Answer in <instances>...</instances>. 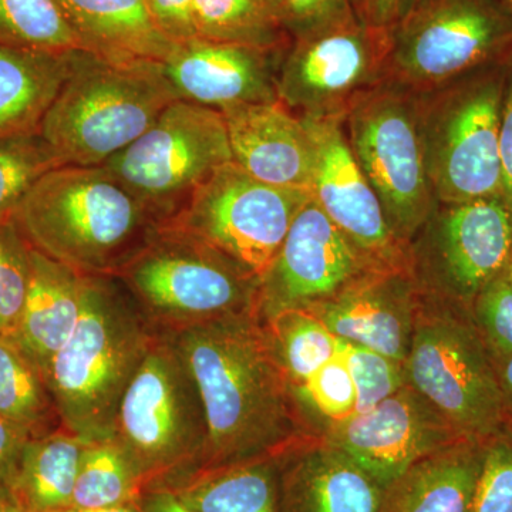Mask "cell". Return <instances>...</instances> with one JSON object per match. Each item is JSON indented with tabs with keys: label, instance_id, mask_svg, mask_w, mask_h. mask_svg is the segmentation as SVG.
<instances>
[{
	"label": "cell",
	"instance_id": "8fae6325",
	"mask_svg": "<svg viewBox=\"0 0 512 512\" xmlns=\"http://www.w3.org/2000/svg\"><path fill=\"white\" fill-rule=\"evenodd\" d=\"M231 161L221 111L177 100L143 136L103 167L164 225Z\"/></svg>",
	"mask_w": 512,
	"mask_h": 512
},
{
	"label": "cell",
	"instance_id": "c3c4849f",
	"mask_svg": "<svg viewBox=\"0 0 512 512\" xmlns=\"http://www.w3.org/2000/svg\"><path fill=\"white\" fill-rule=\"evenodd\" d=\"M262 3H265L272 12L275 13L276 18L279 19V9H281V0H261Z\"/></svg>",
	"mask_w": 512,
	"mask_h": 512
},
{
	"label": "cell",
	"instance_id": "b9f144b4",
	"mask_svg": "<svg viewBox=\"0 0 512 512\" xmlns=\"http://www.w3.org/2000/svg\"><path fill=\"white\" fill-rule=\"evenodd\" d=\"M30 437L16 424L0 416V485L5 487Z\"/></svg>",
	"mask_w": 512,
	"mask_h": 512
},
{
	"label": "cell",
	"instance_id": "e0dca14e",
	"mask_svg": "<svg viewBox=\"0 0 512 512\" xmlns=\"http://www.w3.org/2000/svg\"><path fill=\"white\" fill-rule=\"evenodd\" d=\"M302 120L318 147L313 200L372 264L410 266V248L390 228L376 192L350 150L343 120Z\"/></svg>",
	"mask_w": 512,
	"mask_h": 512
},
{
	"label": "cell",
	"instance_id": "d590c367",
	"mask_svg": "<svg viewBox=\"0 0 512 512\" xmlns=\"http://www.w3.org/2000/svg\"><path fill=\"white\" fill-rule=\"evenodd\" d=\"M340 350L356 386L355 413H365L373 409L409 384L404 363L396 362L365 346L353 345L342 340Z\"/></svg>",
	"mask_w": 512,
	"mask_h": 512
},
{
	"label": "cell",
	"instance_id": "8992f818",
	"mask_svg": "<svg viewBox=\"0 0 512 512\" xmlns=\"http://www.w3.org/2000/svg\"><path fill=\"white\" fill-rule=\"evenodd\" d=\"M157 332L258 312L259 278L192 234L163 225L116 275Z\"/></svg>",
	"mask_w": 512,
	"mask_h": 512
},
{
	"label": "cell",
	"instance_id": "7bdbcfd3",
	"mask_svg": "<svg viewBox=\"0 0 512 512\" xmlns=\"http://www.w3.org/2000/svg\"><path fill=\"white\" fill-rule=\"evenodd\" d=\"M406 0H352L357 18L366 25L392 29L402 16Z\"/></svg>",
	"mask_w": 512,
	"mask_h": 512
},
{
	"label": "cell",
	"instance_id": "5b68a950",
	"mask_svg": "<svg viewBox=\"0 0 512 512\" xmlns=\"http://www.w3.org/2000/svg\"><path fill=\"white\" fill-rule=\"evenodd\" d=\"M111 437L136 467L144 493L173 487L200 470L208 440L204 404L187 363L164 333H157L128 384Z\"/></svg>",
	"mask_w": 512,
	"mask_h": 512
},
{
	"label": "cell",
	"instance_id": "ffe728a7",
	"mask_svg": "<svg viewBox=\"0 0 512 512\" xmlns=\"http://www.w3.org/2000/svg\"><path fill=\"white\" fill-rule=\"evenodd\" d=\"M232 158L266 184L312 192L318 147L308 124L281 100L222 111Z\"/></svg>",
	"mask_w": 512,
	"mask_h": 512
},
{
	"label": "cell",
	"instance_id": "d6a6232c",
	"mask_svg": "<svg viewBox=\"0 0 512 512\" xmlns=\"http://www.w3.org/2000/svg\"><path fill=\"white\" fill-rule=\"evenodd\" d=\"M57 167L62 163L40 133L0 141V227L15 220L33 185Z\"/></svg>",
	"mask_w": 512,
	"mask_h": 512
},
{
	"label": "cell",
	"instance_id": "7a4b0ae2",
	"mask_svg": "<svg viewBox=\"0 0 512 512\" xmlns=\"http://www.w3.org/2000/svg\"><path fill=\"white\" fill-rule=\"evenodd\" d=\"M15 222L30 247L84 276H116L163 227L103 165L49 171Z\"/></svg>",
	"mask_w": 512,
	"mask_h": 512
},
{
	"label": "cell",
	"instance_id": "7c38bea8",
	"mask_svg": "<svg viewBox=\"0 0 512 512\" xmlns=\"http://www.w3.org/2000/svg\"><path fill=\"white\" fill-rule=\"evenodd\" d=\"M311 198V191L266 184L231 161L164 225L220 249L261 279Z\"/></svg>",
	"mask_w": 512,
	"mask_h": 512
},
{
	"label": "cell",
	"instance_id": "d4e9b609",
	"mask_svg": "<svg viewBox=\"0 0 512 512\" xmlns=\"http://www.w3.org/2000/svg\"><path fill=\"white\" fill-rule=\"evenodd\" d=\"M77 50L0 46V141L39 133Z\"/></svg>",
	"mask_w": 512,
	"mask_h": 512
},
{
	"label": "cell",
	"instance_id": "4316f807",
	"mask_svg": "<svg viewBox=\"0 0 512 512\" xmlns=\"http://www.w3.org/2000/svg\"><path fill=\"white\" fill-rule=\"evenodd\" d=\"M278 457L202 471L165 490L192 512H278Z\"/></svg>",
	"mask_w": 512,
	"mask_h": 512
},
{
	"label": "cell",
	"instance_id": "bcb514c9",
	"mask_svg": "<svg viewBox=\"0 0 512 512\" xmlns=\"http://www.w3.org/2000/svg\"><path fill=\"white\" fill-rule=\"evenodd\" d=\"M57 512H144L140 503L119 505V507L100 508V510H77V508H67V510Z\"/></svg>",
	"mask_w": 512,
	"mask_h": 512
},
{
	"label": "cell",
	"instance_id": "484cf974",
	"mask_svg": "<svg viewBox=\"0 0 512 512\" xmlns=\"http://www.w3.org/2000/svg\"><path fill=\"white\" fill-rule=\"evenodd\" d=\"M87 441L60 429L23 447L5 485L23 512H57L72 508L74 485Z\"/></svg>",
	"mask_w": 512,
	"mask_h": 512
},
{
	"label": "cell",
	"instance_id": "681fc988",
	"mask_svg": "<svg viewBox=\"0 0 512 512\" xmlns=\"http://www.w3.org/2000/svg\"><path fill=\"white\" fill-rule=\"evenodd\" d=\"M505 275H507L508 281L512 286V252L510 259H508L507 266H505Z\"/></svg>",
	"mask_w": 512,
	"mask_h": 512
},
{
	"label": "cell",
	"instance_id": "e575fe53",
	"mask_svg": "<svg viewBox=\"0 0 512 512\" xmlns=\"http://www.w3.org/2000/svg\"><path fill=\"white\" fill-rule=\"evenodd\" d=\"M293 394L319 433L326 423L345 420L355 414L356 386L342 350L308 382L293 390Z\"/></svg>",
	"mask_w": 512,
	"mask_h": 512
},
{
	"label": "cell",
	"instance_id": "277c9868",
	"mask_svg": "<svg viewBox=\"0 0 512 512\" xmlns=\"http://www.w3.org/2000/svg\"><path fill=\"white\" fill-rule=\"evenodd\" d=\"M177 100L161 63L109 62L80 49L39 133L62 165L99 167Z\"/></svg>",
	"mask_w": 512,
	"mask_h": 512
},
{
	"label": "cell",
	"instance_id": "2e32d148",
	"mask_svg": "<svg viewBox=\"0 0 512 512\" xmlns=\"http://www.w3.org/2000/svg\"><path fill=\"white\" fill-rule=\"evenodd\" d=\"M372 264L313 197L293 220L284 244L259 279L262 320L286 309L309 308L362 275Z\"/></svg>",
	"mask_w": 512,
	"mask_h": 512
},
{
	"label": "cell",
	"instance_id": "3957f363",
	"mask_svg": "<svg viewBox=\"0 0 512 512\" xmlns=\"http://www.w3.org/2000/svg\"><path fill=\"white\" fill-rule=\"evenodd\" d=\"M157 333L117 276H84L79 322L46 373L64 429L87 441L111 439Z\"/></svg>",
	"mask_w": 512,
	"mask_h": 512
},
{
	"label": "cell",
	"instance_id": "8d00e7d4",
	"mask_svg": "<svg viewBox=\"0 0 512 512\" xmlns=\"http://www.w3.org/2000/svg\"><path fill=\"white\" fill-rule=\"evenodd\" d=\"M471 315L493 363L512 355V286L505 269L478 292Z\"/></svg>",
	"mask_w": 512,
	"mask_h": 512
},
{
	"label": "cell",
	"instance_id": "f35d334b",
	"mask_svg": "<svg viewBox=\"0 0 512 512\" xmlns=\"http://www.w3.org/2000/svg\"><path fill=\"white\" fill-rule=\"evenodd\" d=\"M356 16L352 0H281L279 20L291 37L298 39L338 25Z\"/></svg>",
	"mask_w": 512,
	"mask_h": 512
},
{
	"label": "cell",
	"instance_id": "83f0119b",
	"mask_svg": "<svg viewBox=\"0 0 512 512\" xmlns=\"http://www.w3.org/2000/svg\"><path fill=\"white\" fill-rule=\"evenodd\" d=\"M0 416L30 439L63 429L46 377L12 339H0Z\"/></svg>",
	"mask_w": 512,
	"mask_h": 512
},
{
	"label": "cell",
	"instance_id": "44dd1931",
	"mask_svg": "<svg viewBox=\"0 0 512 512\" xmlns=\"http://www.w3.org/2000/svg\"><path fill=\"white\" fill-rule=\"evenodd\" d=\"M278 512H382L386 488L316 437L278 457Z\"/></svg>",
	"mask_w": 512,
	"mask_h": 512
},
{
	"label": "cell",
	"instance_id": "4fadbf2b",
	"mask_svg": "<svg viewBox=\"0 0 512 512\" xmlns=\"http://www.w3.org/2000/svg\"><path fill=\"white\" fill-rule=\"evenodd\" d=\"M390 29L353 16L291 40L278 67L279 100L301 119L345 120L350 109L387 80Z\"/></svg>",
	"mask_w": 512,
	"mask_h": 512
},
{
	"label": "cell",
	"instance_id": "ee69618b",
	"mask_svg": "<svg viewBox=\"0 0 512 512\" xmlns=\"http://www.w3.org/2000/svg\"><path fill=\"white\" fill-rule=\"evenodd\" d=\"M138 503L144 512H192L178 500L177 495L165 488L147 491Z\"/></svg>",
	"mask_w": 512,
	"mask_h": 512
},
{
	"label": "cell",
	"instance_id": "836d02e7",
	"mask_svg": "<svg viewBox=\"0 0 512 512\" xmlns=\"http://www.w3.org/2000/svg\"><path fill=\"white\" fill-rule=\"evenodd\" d=\"M30 247L15 220L0 227V339H15L30 285Z\"/></svg>",
	"mask_w": 512,
	"mask_h": 512
},
{
	"label": "cell",
	"instance_id": "9c48e42d",
	"mask_svg": "<svg viewBox=\"0 0 512 512\" xmlns=\"http://www.w3.org/2000/svg\"><path fill=\"white\" fill-rule=\"evenodd\" d=\"M511 56L504 0H417L390 29L387 82L430 93Z\"/></svg>",
	"mask_w": 512,
	"mask_h": 512
},
{
	"label": "cell",
	"instance_id": "9a60e30c",
	"mask_svg": "<svg viewBox=\"0 0 512 512\" xmlns=\"http://www.w3.org/2000/svg\"><path fill=\"white\" fill-rule=\"evenodd\" d=\"M320 439L387 488L421 458L466 437L406 384L365 413L326 423Z\"/></svg>",
	"mask_w": 512,
	"mask_h": 512
},
{
	"label": "cell",
	"instance_id": "7dc6e473",
	"mask_svg": "<svg viewBox=\"0 0 512 512\" xmlns=\"http://www.w3.org/2000/svg\"><path fill=\"white\" fill-rule=\"evenodd\" d=\"M0 512H22L3 485H0Z\"/></svg>",
	"mask_w": 512,
	"mask_h": 512
},
{
	"label": "cell",
	"instance_id": "74e56055",
	"mask_svg": "<svg viewBox=\"0 0 512 512\" xmlns=\"http://www.w3.org/2000/svg\"><path fill=\"white\" fill-rule=\"evenodd\" d=\"M470 512H512V430L485 443L483 468Z\"/></svg>",
	"mask_w": 512,
	"mask_h": 512
},
{
	"label": "cell",
	"instance_id": "f6af8a7d",
	"mask_svg": "<svg viewBox=\"0 0 512 512\" xmlns=\"http://www.w3.org/2000/svg\"><path fill=\"white\" fill-rule=\"evenodd\" d=\"M494 367L501 397H503L505 423H507V430H512V355L494 362Z\"/></svg>",
	"mask_w": 512,
	"mask_h": 512
},
{
	"label": "cell",
	"instance_id": "5bb4252c",
	"mask_svg": "<svg viewBox=\"0 0 512 512\" xmlns=\"http://www.w3.org/2000/svg\"><path fill=\"white\" fill-rule=\"evenodd\" d=\"M511 252L512 212L501 198L437 204L410 244V269L421 291L471 308Z\"/></svg>",
	"mask_w": 512,
	"mask_h": 512
},
{
	"label": "cell",
	"instance_id": "52a82bcc",
	"mask_svg": "<svg viewBox=\"0 0 512 512\" xmlns=\"http://www.w3.org/2000/svg\"><path fill=\"white\" fill-rule=\"evenodd\" d=\"M407 383L463 437L507 430L497 373L471 308L420 289L406 362Z\"/></svg>",
	"mask_w": 512,
	"mask_h": 512
},
{
	"label": "cell",
	"instance_id": "603a6c76",
	"mask_svg": "<svg viewBox=\"0 0 512 512\" xmlns=\"http://www.w3.org/2000/svg\"><path fill=\"white\" fill-rule=\"evenodd\" d=\"M30 285L15 340L46 377L53 357L70 339L83 305L84 275L30 249Z\"/></svg>",
	"mask_w": 512,
	"mask_h": 512
},
{
	"label": "cell",
	"instance_id": "f546056e",
	"mask_svg": "<svg viewBox=\"0 0 512 512\" xmlns=\"http://www.w3.org/2000/svg\"><path fill=\"white\" fill-rule=\"evenodd\" d=\"M264 322L292 390L339 355L340 340L309 309H286Z\"/></svg>",
	"mask_w": 512,
	"mask_h": 512
},
{
	"label": "cell",
	"instance_id": "60d3db41",
	"mask_svg": "<svg viewBox=\"0 0 512 512\" xmlns=\"http://www.w3.org/2000/svg\"><path fill=\"white\" fill-rule=\"evenodd\" d=\"M498 156H500L501 200L512 212V56L508 62L503 109H501Z\"/></svg>",
	"mask_w": 512,
	"mask_h": 512
},
{
	"label": "cell",
	"instance_id": "f1b7e54d",
	"mask_svg": "<svg viewBox=\"0 0 512 512\" xmlns=\"http://www.w3.org/2000/svg\"><path fill=\"white\" fill-rule=\"evenodd\" d=\"M195 36L212 42L285 50L281 20L261 0H194Z\"/></svg>",
	"mask_w": 512,
	"mask_h": 512
},
{
	"label": "cell",
	"instance_id": "30bf717a",
	"mask_svg": "<svg viewBox=\"0 0 512 512\" xmlns=\"http://www.w3.org/2000/svg\"><path fill=\"white\" fill-rule=\"evenodd\" d=\"M343 130L390 228L410 248L437 205L427 174L419 94L386 80L350 109Z\"/></svg>",
	"mask_w": 512,
	"mask_h": 512
},
{
	"label": "cell",
	"instance_id": "cb8c5ba5",
	"mask_svg": "<svg viewBox=\"0 0 512 512\" xmlns=\"http://www.w3.org/2000/svg\"><path fill=\"white\" fill-rule=\"evenodd\" d=\"M485 443L466 437L421 458L386 488L382 512H470Z\"/></svg>",
	"mask_w": 512,
	"mask_h": 512
},
{
	"label": "cell",
	"instance_id": "f5cc1de1",
	"mask_svg": "<svg viewBox=\"0 0 512 512\" xmlns=\"http://www.w3.org/2000/svg\"><path fill=\"white\" fill-rule=\"evenodd\" d=\"M20 511H22V510H20ZM22 512H23V511H22Z\"/></svg>",
	"mask_w": 512,
	"mask_h": 512
},
{
	"label": "cell",
	"instance_id": "816d5d0a",
	"mask_svg": "<svg viewBox=\"0 0 512 512\" xmlns=\"http://www.w3.org/2000/svg\"><path fill=\"white\" fill-rule=\"evenodd\" d=\"M505 3H507L508 8H510L512 12V0H504Z\"/></svg>",
	"mask_w": 512,
	"mask_h": 512
},
{
	"label": "cell",
	"instance_id": "7402d4cb",
	"mask_svg": "<svg viewBox=\"0 0 512 512\" xmlns=\"http://www.w3.org/2000/svg\"><path fill=\"white\" fill-rule=\"evenodd\" d=\"M86 52L128 63H163L174 43L158 30L146 0H53Z\"/></svg>",
	"mask_w": 512,
	"mask_h": 512
},
{
	"label": "cell",
	"instance_id": "ab89813d",
	"mask_svg": "<svg viewBox=\"0 0 512 512\" xmlns=\"http://www.w3.org/2000/svg\"><path fill=\"white\" fill-rule=\"evenodd\" d=\"M158 30L174 45L195 39L194 0H146Z\"/></svg>",
	"mask_w": 512,
	"mask_h": 512
},
{
	"label": "cell",
	"instance_id": "4dcf8cb0",
	"mask_svg": "<svg viewBox=\"0 0 512 512\" xmlns=\"http://www.w3.org/2000/svg\"><path fill=\"white\" fill-rule=\"evenodd\" d=\"M143 494L144 484L136 467L113 437L87 443L77 471L72 508L119 507L138 503Z\"/></svg>",
	"mask_w": 512,
	"mask_h": 512
},
{
	"label": "cell",
	"instance_id": "1f68e13d",
	"mask_svg": "<svg viewBox=\"0 0 512 512\" xmlns=\"http://www.w3.org/2000/svg\"><path fill=\"white\" fill-rule=\"evenodd\" d=\"M0 46L84 50L53 0H0Z\"/></svg>",
	"mask_w": 512,
	"mask_h": 512
},
{
	"label": "cell",
	"instance_id": "ba28073f",
	"mask_svg": "<svg viewBox=\"0 0 512 512\" xmlns=\"http://www.w3.org/2000/svg\"><path fill=\"white\" fill-rule=\"evenodd\" d=\"M419 94L427 174L437 204L501 198V109L508 62Z\"/></svg>",
	"mask_w": 512,
	"mask_h": 512
},
{
	"label": "cell",
	"instance_id": "ac0fdd59",
	"mask_svg": "<svg viewBox=\"0 0 512 512\" xmlns=\"http://www.w3.org/2000/svg\"><path fill=\"white\" fill-rule=\"evenodd\" d=\"M419 298L420 288L410 266H373L306 309L342 342L404 363L412 345Z\"/></svg>",
	"mask_w": 512,
	"mask_h": 512
},
{
	"label": "cell",
	"instance_id": "f907efd6",
	"mask_svg": "<svg viewBox=\"0 0 512 512\" xmlns=\"http://www.w3.org/2000/svg\"><path fill=\"white\" fill-rule=\"evenodd\" d=\"M417 0H406V2H404V8H403V13L406 12L407 9L410 8V6H413L414 3H416ZM402 13V15H403Z\"/></svg>",
	"mask_w": 512,
	"mask_h": 512
},
{
	"label": "cell",
	"instance_id": "6da1fadb",
	"mask_svg": "<svg viewBox=\"0 0 512 512\" xmlns=\"http://www.w3.org/2000/svg\"><path fill=\"white\" fill-rule=\"evenodd\" d=\"M164 335L183 356L204 404L208 440L197 473L281 456L320 436L293 394L258 312Z\"/></svg>",
	"mask_w": 512,
	"mask_h": 512
},
{
	"label": "cell",
	"instance_id": "d6986e66",
	"mask_svg": "<svg viewBox=\"0 0 512 512\" xmlns=\"http://www.w3.org/2000/svg\"><path fill=\"white\" fill-rule=\"evenodd\" d=\"M284 50L195 39L175 45L161 63L181 100L218 111L278 101L279 62Z\"/></svg>",
	"mask_w": 512,
	"mask_h": 512
}]
</instances>
